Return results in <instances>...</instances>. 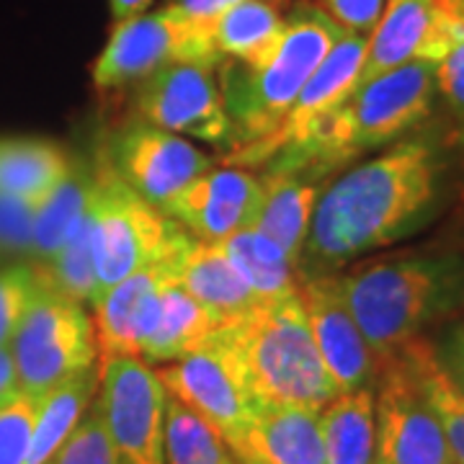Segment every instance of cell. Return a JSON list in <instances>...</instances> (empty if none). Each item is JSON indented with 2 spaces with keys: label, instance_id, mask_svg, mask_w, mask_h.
I'll return each instance as SVG.
<instances>
[{
  "label": "cell",
  "instance_id": "cell-1",
  "mask_svg": "<svg viewBox=\"0 0 464 464\" xmlns=\"http://www.w3.org/2000/svg\"><path fill=\"white\" fill-rule=\"evenodd\" d=\"M441 158L426 140H405L351 168L317 194L299 264L328 274L415 232L439 204Z\"/></svg>",
  "mask_w": 464,
  "mask_h": 464
},
{
  "label": "cell",
  "instance_id": "cell-2",
  "mask_svg": "<svg viewBox=\"0 0 464 464\" xmlns=\"http://www.w3.org/2000/svg\"><path fill=\"white\" fill-rule=\"evenodd\" d=\"M343 29L320 5L297 3L284 16V32L258 65L225 60L219 93L230 119V163L253 166L282 127L299 91L325 60Z\"/></svg>",
  "mask_w": 464,
  "mask_h": 464
},
{
  "label": "cell",
  "instance_id": "cell-3",
  "mask_svg": "<svg viewBox=\"0 0 464 464\" xmlns=\"http://www.w3.org/2000/svg\"><path fill=\"white\" fill-rule=\"evenodd\" d=\"M217 333L237 359L258 413L276 405L320 411L341 395L317 353L299 284L279 297L261 299Z\"/></svg>",
  "mask_w": 464,
  "mask_h": 464
},
{
  "label": "cell",
  "instance_id": "cell-4",
  "mask_svg": "<svg viewBox=\"0 0 464 464\" xmlns=\"http://www.w3.org/2000/svg\"><path fill=\"white\" fill-rule=\"evenodd\" d=\"M436 101L433 63L413 60L359 83L315 137L297 152L268 163V170L313 179L343 166L356 155L384 148L415 130Z\"/></svg>",
  "mask_w": 464,
  "mask_h": 464
},
{
  "label": "cell",
  "instance_id": "cell-5",
  "mask_svg": "<svg viewBox=\"0 0 464 464\" xmlns=\"http://www.w3.org/2000/svg\"><path fill=\"white\" fill-rule=\"evenodd\" d=\"M343 297L380 364L464 299L459 258H390L341 276Z\"/></svg>",
  "mask_w": 464,
  "mask_h": 464
},
{
  "label": "cell",
  "instance_id": "cell-6",
  "mask_svg": "<svg viewBox=\"0 0 464 464\" xmlns=\"http://www.w3.org/2000/svg\"><path fill=\"white\" fill-rule=\"evenodd\" d=\"M186 230L163 215L101 160L91 194V253L99 282V302L114 284L158 264ZM93 302V304H96Z\"/></svg>",
  "mask_w": 464,
  "mask_h": 464
},
{
  "label": "cell",
  "instance_id": "cell-7",
  "mask_svg": "<svg viewBox=\"0 0 464 464\" xmlns=\"http://www.w3.org/2000/svg\"><path fill=\"white\" fill-rule=\"evenodd\" d=\"M42 279V276H39ZM24 395L42 398L72 377L96 369V323L75 299L42 282L8 343Z\"/></svg>",
  "mask_w": 464,
  "mask_h": 464
},
{
  "label": "cell",
  "instance_id": "cell-8",
  "mask_svg": "<svg viewBox=\"0 0 464 464\" xmlns=\"http://www.w3.org/2000/svg\"><path fill=\"white\" fill-rule=\"evenodd\" d=\"M170 63H194L201 67L222 65L209 32V21L181 16L173 8L124 18L114 24L106 47L93 63V83L114 91L145 81L150 72Z\"/></svg>",
  "mask_w": 464,
  "mask_h": 464
},
{
  "label": "cell",
  "instance_id": "cell-9",
  "mask_svg": "<svg viewBox=\"0 0 464 464\" xmlns=\"http://www.w3.org/2000/svg\"><path fill=\"white\" fill-rule=\"evenodd\" d=\"M166 387L142 356H101L96 411L121 464L163 462Z\"/></svg>",
  "mask_w": 464,
  "mask_h": 464
},
{
  "label": "cell",
  "instance_id": "cell-10",
  "mask_svg": "<svg viewBox=\"0 0 464 464\" xmlns=\"http://www.w3.org/2000/svg\"><path fill=\"white\" fill-rule=\"evenodd\" d=\"M155 374L170 398L181 400L222 433L230 451L246 447L258 405L250 395L237 359L219 333L212 335L207 346L160 366Z\"/></svg>",
  "mask_w": 464,
  "mask_h": 464
},
{
  "label": "cell",
  "instance_id": "cell-11",
  "mask_svg": "<svg viewBox=\"0 0 464 464\" xmlns=\"http://www.w3.org/2000/svg\"><path fill=\"white\" fill-rule=\"evenodd\" d=\"M377 380L374 464H454L439 418L398 353L382 362Z\"/></svg>",
  "mask_w": 464,
  "mask_h": 464
},
{
  "label": "cell",
  "instance_id": "cell-12",
  "mask_svg": "<svg viewBox=\"0 0 464 464\" xmlns=\"http://www.w3.org/2000/svg\"><path fill=\"white\" fill-rule=\"evenodd\" d=\"M101 160L119 181L158 209L212 168V160L186 137L142 119L116 130Z\"/></svg>",
  "mask_w": 464,
  "mask_h": 464
},
{
  "label": "cell",
  "instance_id": "cell-13",
  "mask_svg": "<svg viewBox=\"0 0 464 464\" xmlns=\"http://www.w3.org/2000/svg\"><path fill=\"white\" fill-rule=\"evenodd\" d=\"M137 114L173 134L230 148L232 130L212 67L170 63L137 83Z\"/></svg>",
  "mask_w": 464,
  "mask_h": 464
},
{
  "label": "cell",
  "instance_id": "cell-14",
  "mask_svg": "<svg viewBox=\"0 0 464 464\" xmlns=\"http://www.w3.org/2000/svg\"><path fill=\"white\" fill-rule=\"evenodd\" d=\"M299 299L307 315L317 353L338 392L372 387L380 374V359L366 343L343 297L341 276L317 274L299 284Z\"/></svg>",
  "mask_w": 464,
  "mask_h": 464
},
{
  "label": "cell",
  "instance_id": "cell-15",
  "mask_svg": "<svg viewBox=\"0 0 464 464\" xmlns=\"http://www.w3.org/2000/svg\"><path fill=\"white\" fill-rule=\"evenodd\" d=\"M366 50H369L366 34H341V39L333 44V50L325 54V60L317 65L310 81L299 91L292 109L284 116L282 127L266 142L253 166H268L279 158H286L315 137L317 130L325 124V119L359 85Z\"/></svg>",
  "mask_w": 464,
  "mask_h": 464
},
{
  "label": "cell",
  "instance_id": "cell-16",
  "mask_svg": "<svg viewBox=\"0 0 464 464\" xmlns=\"http://www.w3.org/2000/svg\"><path fill=\"white\" fill-rule=\"evenodd\" d=\"M264 183L240 168H209L168 199L160 212L201 243H219L256 225Z\"/></svg>",
  "mask_w": 464,
  "mask_h": 464
},
{
  "label": "cell",
  "instance_id": "cell-17",
  "mask_svg": "<svg viewBox=\"0 0 464 464\" xmlns=\"http://www.w3.org/2000/svg\"><path fill=\"white\" fill-rule=\"evenodd\" d=\"M191 240L194 235L186 232L158 264L148 266L132 276H127L124 282L114 284L93 304L96 307L93 323H96L101 356H114V353L140 356V343L148 331L150 317L155 313L158 297L168 282L179 279L183 250L188 248Z\"/></svg>",
  "mask_w": 464,
  "mask_h": 464
},
{
  "label": "cell",
  "instance_id": "cell-18",
  "mask_svg": "<svg viewBox=\"0 0 464 464\" xmlns=\"http://www.w3.org/2000/svg\"><path fill=\"white\" fill-rule=\"evenodd\" d=\"M449 11L451 0H387L359 83L413 60L436 63L449 47Z\"/></svg>",
  "mask_w": 464,
  "mask_h": 464
},
{
  "label": "cell",
  "instance_id": "cell-19",
  "mask_svg": "<svg viewBox=\"0 0 464 464\" xmlns=\"http://www.w3.org/2000/svg\"><path fill=\"white\" fill-rule=\"evenodd\" d=\"M219 328V320L191 297L179 279H173L158 297L155 313L140 343V356L160 364L176 362L207 346Z\"/></svg>",
  "mask_w": 464,
  "mask_h": 464
},
{
  "label": "cell",
  "instance_id": "cell-20",
  "mask_svg": "<svg viewBox=\"0 0 464 464\" xmlns=\"http://www.w3.org/2000/svg\"><path fill=\"white\" fill-rule=\"evenodd\" d=\"M320 411L299 405L264 408L256 415L243 449L256 451L268 464H328Z\"/></svg>",
  "mask_w": 464,
  "mask_h": 464
},
{
  "label": "cell",
  "instance_id": "cell-21",
  "mask_svg": "<svg viewBox=\"0 0 464 464\" xmlns=\"http://www.w3.org/2000/svg\"><path fill=\"white\" fill-rule=\"evenodd\" d=\"M179 284L219 320V325H230L261 302L215 243H201L197 237L183 250Z\"/></svg>",
  "mask_w": 464,
  "mask_h": 464
},
{
  "label": "cell",
  "instance_id": "cell-22",
  "mask_svg": "<svg viewBox=\"0 0 464 464\" xmlns=\"http://www.w3.org/2000/svg\"><path fill=\"white\" fill-rule=\"evenodd\" d=\"M261 183L264 204L253 227L271 237L292 264H299L317 201L315 183L313 179L282 170H266Z\"/></svg>",
  "mask_w": 464,
  "mask_h": 464
},
{
  "label": "cell",
  "instance_id": "cell-23",
  "mask_svg": "<svg viewBox=\"0 0 464 464\" xmlns=\"http://www.w3.org/2000/svg\"><path fill=\"white\" fill-rule=\"evenodd\" d=\"M70 155L39 137H0V194L39 204L70 173Z\"/></svg>",
  "mask_w": 464,
  "mask_h": 464
},
{
  "label": "cell",
  "instance_id": "cell-24",
  "mask_svg": "<svg viewBox=\"0 0 464 464\" xmlns=\"http://www.w3.org/2000/svg\"><path fill=\"white\" fill-rule=\"evenodd\" d=\"M96 170H88L83 163H72L63 183L50 197L36 204L32 227V250L29 264L42 266L50 261L57 250L67 243V237L78 230L91 207Z\"/></svg>",
  "mask_w": 464,
  "mask_h": 464
},
{
  "label": "cell",
  "instance_id": "cell-25",
  "mask_svg": "<svg viewBox=\"0 0 464 464\" xmlns=\"http://www.w3.org/2000/svg\"><path fill=\"white\" fill-rule=\"evenodd\" d=\"M282 3L274 0H240L209 21L217 52L225 60L258 65L284 32Z\"/></svg>",
  "mask_w": 464,
  "mask_h": 464
},
{
  "label": "cell",
  "instance_id": "cell-26",
  "mask_svg": "<svg viewBox=\"0 0 464 464\" xmlns=\"http://www.w3.org/2000/svg\"><path fill=\"white\" fill-rule=\"evenodd\" d=\"M328 464L377 462V420L372 387L341 392L320 411Z\"/></svg>",
  "mask_w": 464,
  "mask_h": 464
},
{
  "label": "cell",
  "instance_id": "cell-27",
  "mask_svg": "<svg viewBox=\"0 0 464 464\" xmlns=\"http://www.w3.org/2000/svg\"><path fill=\"white\" fill-rule=\"evenodd\" d=\"M395 353L413 372L433 415L439 418V426L447 436V447L451 451V462L464 464V395L447 374L439 351L423 338H413Z\"/></svg>",
  "mask_w": 464,
  "mask_h": 464
},
{
  "label": "cell",
  "instance_id": "cell-28",
  "mask_svg": "<svg viewBox=\"0 0 464 464\" xmlns=\"http://www.w3.org/2000/svg\"><path fill=\"white\" fill-rule=\"evenodd\" d=\"M215 246L258 299L279 297L297 286V264H292L289 256L256 227L235 232Z\"/></svg>",
  "mask_w": 464,
  "mask_h": 464
},
{
  "label": "cell",
  "instance_id": "cell-29",
  "mask_svg": "<svg viewBox=\"0 0 464 464\" xmlns=\"http://www.w3.org/2000/svg\"><path fill=\"white\" fill-rule=\"evenodd\" d=\"M163 462L166 464H232L235 454L209 420L181 400L166 398L163 423Z\"/></svg>",
  "mask_w": 464,
  "mask_h": 464
},
{
  "label": "cell",
  "instance_id": "cell-30",
  "mask_svg": "<svg viewBox=\"0 0 464 464\" xmlns=\"http://www.w3.org/2000/svg\"><path fill=\"white\" fill-rule=\"evenodd\" d=\"M42 276V282L50 289L75 299V302H96L99 297V282H96V266L91 253V207L88 215L78 225V230L67 237L63 248L52 256L47 264L34 266Z\"/></svg>",
  "mask_w": 464,
  "mask_h": 464
},
{
  "label": "cell",
  "instance_id": "cell-31",
  "mask_svg": "<svg viewBox=\"0 0 464 464\" xmlns=\"http://www.w3.org/2000/svg\"><path fill=\"white\" fill-rule=\"evenodd\" d=\"M47 464H121L93 402Z\"/></svg>",
  "mask_w": 464,
  "mask_h": 464
},
{
  "label": "cell",
  "instance_id": "cell-32",
  "mask_svg": "<svg viewBox=\"0 0 464 464\" xmlns=\"http://www.w3.org/2000/svg\"><path fill=\"white\" fill-rule=\"evenodd\" d=\"M436 93L454 114L464 116V0H451L449 11V47L433 63Z\"/></svg>",
  "mask_w": 464,
  "mask_h": 464
},
{
  "label": "cell",
  "instance_id": "cell-33",
  "mask_svg": "<svg viewBox=\"0 0 464 464\" xmlns=\"http://www.w3.org/2000/svg\"><path fill=\"white\" fill-rule=\"evenodd\" d=\"M39 289L42 279L32 264L0 266V348L11 343Z\"/></svg>",
  "mask_w": 464,
  "mask_h": 464
},
{
  "label": "cell",
  "instance_id": "cell-34",
  "mask_svg": "<svg viewBox=\"0 0 464 464\" xmlns=\"http://www.w3.org/2000/svg\"><path fill=\"white\" fill-rule=\"evenodd\" d=\"M42 398L18 395L0 408V464H24Z\"/></svg>",
  "mask_w": 464,
  "mask_h": 464
},
{
  "label": "cell",
  "instance_id": "cell-35",
  "mask_svg": "<svg viewBox=\"0 0 464 464\" xmlns=\"http://www.w3.org/2000/svg\"><path fill=\"white\" fill-rule=\"evenodd\" d=\"M36 204L0 194V261L26 258L32 250V227Z\"/></svg>",
  "mask_w": 464,
  "mask_h": 464
},
{
  "label": "cell",
  "instance_id": "cell-36",
  "mask_svg": "<svg viewBox=\"0 0 464 464\" xmlns=\"http://www.w3.org/2000/svg\"><path fill=\"white\" fill-rule=\"evenodd\" d=\"M323 11L351 34H369L380 24L387 0H320Z\"/></svg>",
  "mask_w": 464,
  "mask_h": 464
},
{
  "label": "cell",
  "instance_id": "cell-37",
  "mask_svg": "<svg viewBox=\"0 0 464 464\" xmlns=\"http://www.w3.org/2000/svg\"><path fill=\"white\" fill-rule=\"evenodd\" d=\"M235 3H240V0H168V8L179 11L181 16L197 18V21H212ZM274 3H284V0H274Z\"/></svg>",
  "mask_w": 464,
  "mask_h": 464
},
{
  "label": "cell",
  "instance_id": "cell-38",
  "mask_svg": "<svg viewBox=\"0 0 464 464\" xmlns=\"http://www.w3.org/2000/svg\"><path fill=\"white\" fill-rule=\"evenodd\" d=\"M439 359H441L451 382L462 390L464 395V323L449 335L447 348H444V353H439Z\"/></svg>",
  "mask_w": 464,
  "mask_h": 464
},
{
  "label": "cell",
  "instance_id": "cell-39",
  "mask_svg": "<svg viewBox=\"0 0 464 464\" xmlns=\"http://www.w3.org/2000/svg\"><path fill=\"white\" fill-rule=\"evenodd\" d=\"M21 395V384H18L16 364H14V356L8 346L0 348V408L14 402Z\"/></svg>",
  "mask_w": 464,
  "mask_h": 464
},
{
  "label": "cell",
  "instance_id": "cell-40",
  "mask_svg": "<svg viewBox=\"0 0 464 464\" xmlns=\"http://www.w3.org/2000/svg\"><path fill=\"white\" fill-rule=\"evenodd\" d=\"M150 3H152V0H109V8H111L114 24H119V21H124V18L145 14V8H148Z\"/></svg>",
  "mask_w": 464,
  "mask_h": 464
},
{
  "label": "cell",
  "instance_id": "cell-41",
  "mask_svg": "<svg viewBox=\"0 0 464 464\" xmlns=\"http://www.w3.org/2000/svg\"><path fill=\"white\" fill-rule=\"evenodd\" d=\"M232 454H235L237 464H268L264 457H258L256 451H248V449H243V451H232Z\"/></svg>",
  "mask_w": 464,
  "mask_h": 464
},
{
  "label": "cell",
  "instance_id": "cell-42",
  "mask_svg": "<svg viewBox=\"0 0 464 464\" xmlns=\"http://www.w3.org/2000/svg\"><path fill=\"white\" fill-rule=\"evenodd\" d=\"M232 464H237V459H235V462H232Z\"/></svg>",
  "mask_w": 464,
  "mask_h": 464
}]
</instances>
